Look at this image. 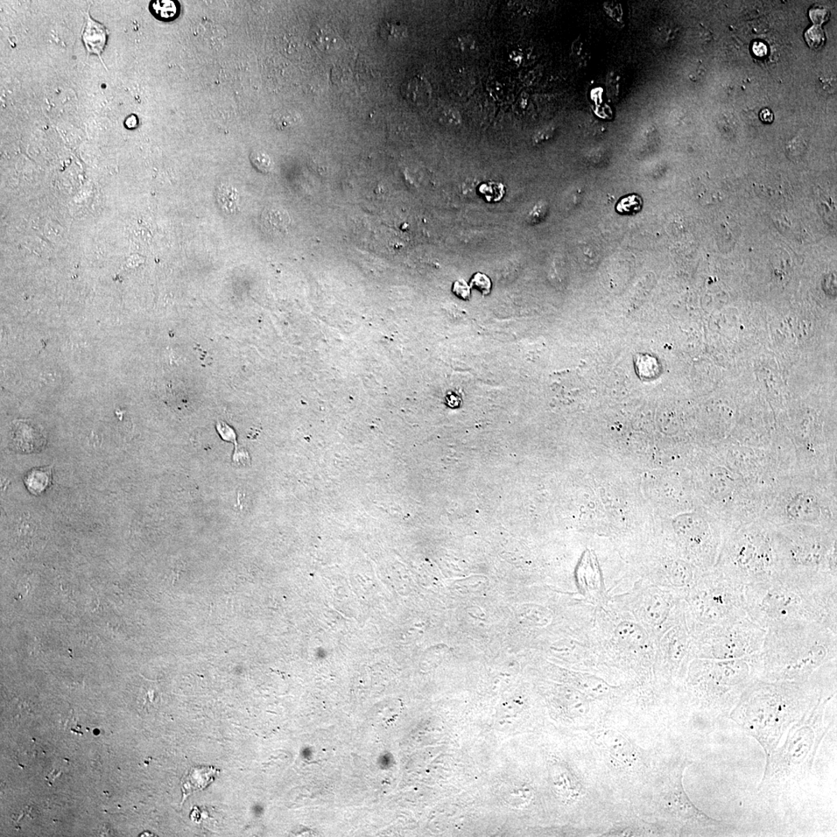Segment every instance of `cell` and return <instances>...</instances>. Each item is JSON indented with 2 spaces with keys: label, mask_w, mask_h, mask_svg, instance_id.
<instances>
[{
  "label": "cell",
  "mask_w": 837,
  "mask_h": 837,
  "mask_svg": "<svg viewBox=\"0 0 837 837\" xmlns=\"http://www.w3.org/2000/svg\"><path fill=\"white\" fill-rule=\"evenodd\" d=\"M824 667L804 681L755 680L730 713V719L754 737L768 755L794 723L822 697L836 692V688L827 692L826 681L822 680Z\"/></svg>",
  "instance_id": "6da1fadb"
},
{
  "label": "cell",
  "mask_w": 837,
  "mask_h": 837,
  "mask_svg": "<svg viewBox=\"0 0 837 837\" xmlns=\"http://www.w3.org/2000/svg\"><path fill=\"white\" fill-rule=\"evenodd\" d=\"M837 659V634L817 623L766 630L757 655V677L765 681H804Z\"/></svg>",
  "instance_id": "7a4b0ae2"
},
{
  "label": "cell",
  "mask_w": 837,
  "mask_h": 837,
  "mask_svg": "<svg viewBox=\"0 0 837 837\" xmlns=\"http://www.w3.org/2000/svg\"><path fill=\"white\" fill-rule=\"evenodd\" d=\"M748 617L766 630L817 623L837 634V586L812 589L776 575L744 587Z\"/></svg>",
  "instance_id": "3957f363"
},
{
  "label": "cell",
  "mask_w": 837,
  "mask_h": 837,
  "mask_svg": "<svg viewBox=\"0 0 837 837\" xmlns=\"http://www.w3.org/2000/svg\"><path fill=\"white\" fill-rule=\"evenodd\" d=\"M836 699V692L822 697L787 731L785 741L766 755L759 792L780 796L810 776L820 746L834 725V716L828 717V708Z\"/></svg>",
  "instance_id": "277c9868"
},
{
  "label": "cell",
  "mask_w": 837,
  "mask_h": 837,
  "mask_svg": "<svg viewBox=\"0 0 837 837\" xmlns=\"http://www.w3.org/2000/svg\"><path fill=\"white\" fill-rule=\"evenodd\" d=\"M771 535L776 575L812 589L837 586L836 529L793 526Z\"/></svg>",
  "instance_id": "5b68a950"
},
{
  "label": "cell",
  "mask_w": 837,
  "mask_h": 837,
  "mask_svg": "<svg viewBox=\"0 0 837 837\" xmlns=\"http://www.w3.org/2000/svg\"><path fill=\"white\" fill-rule=\"evenodd\" d=\"M756 663L757 654L736 660H696L686 679L692 702L709 715L729 716L746 689L757 679Z\"/></svg>",
  "instance_id": "8992f818"
},
{
  "label": "cell",
  "mask_w": 837,
  "mask_h": 837,
  "mask_svg": "<svg viewBox=\"0 0 837 837\" xmlns=\"http://www.w3.org/2000/svg\"><path fill=\"white\" fill-rule=\"evenodd\" d=\"M771 529L752 525L729 532L713 569L744 587L772 578L776 568Z\"/></svg>",
  "instance_id": "52a82bcc"
},
{
  "label": "cell",
  "mask_w": 837,
  "mask_h": 837,
  "mask_svg": "<svg viewBox=\"0 0 837 837\" xmlns=\"http://www.w3.org/2000/svg\"><path fill=\"white\" fill-rule=\"evenodd\" d=\"M692 763L685 757H676L664 763L654 787V803L658 824L672 836L683 833L685 829L699 831H716L727 829L725 821L708 817L688 798L682 784L683 772Z\"/></svg>",
  "instance_id": "ba28073f"
},
{
  "label": "cell",
  "mask_w": 837,
  "mask_h": 837,
  "mask_svg": "<svg viewBox=\"0 0 837 837\" xmlns=\"http://www.w3.org/2000/svg\"><path fill=\"white\" fill-rule=\"evenodd\" d=\"M688 602L696 635L710 628L748 616L744 586L716 570L705 572L691 588Z\"/></svg>",
  "instance_id": "9c48e42d"
},
{
  "label": "cell",
  "mask_w": 837,
  "mask_h": 837,
  "mask_svg": "<svg viewBox=\"0 0 837 837\" xmlns=\"http://www.w3.org/2000/svg\"><path fill=\"white\" fill-rule=\"evenodd\" d=\"M766 630L748 616L715 625L696 635L692 653L698 658L736 660L762 651Z\"/></svg>",
  "instance_id": "30bf717a"
},
{
  "label": "cell",
  "mask_w": 837,
  "mask_h": 837,
  "mask_svg": "<svg viewBox=\"0 0 837 837\" xmlns=\"http://www.w3.org/2000/svg\"><path fill=\"white\" fill-rule=\"evenodd\" d=\"M664 658L671 675H681V669L692 652V642L689 637L686 625H673L663 641Z\"/></svg>",
  "instance_id": "8fae6325"
},
{
  "label": "cell",
  "mask_w": 837,
  "mask_h": 837,
  "mask_svg": "<svg viewBox=\"0 0 837 837\" xmlns=\"http://www.w3.org/2000/svg\"><path fill=\"white\" fill-rule=\"evenodd\" d=\"M676 595L670 591L658 588L649 590L644 600V611L649 621L654 625H661L669 620L675 605Z\"/></svg>",
  "instance_id": "7c38bea8"
},
{
  "label": "cell",
  "mask_w": 837,
  "mask_h": 837,
  "mask_svg": "<svg viewBox=\"0 0 837 837\" xmlns=\"http://www.w3.org/2000/svg\"><path fill=\"white\" fill-rule=\"evenodd\" d=\"M11 440L13 447L23 453L41 451L46 443L41 429L31 420L14 421L11 429Z\"/></svg>",
  "instance_id": "4fadbf2b"
},
{
  "label": "cell",
  "mask_w": 837,
  "mask_h": 837,
  "mask_svg": "<svg viewBox=\"0 0 837 837\" xmlns=\"http://www.w3.org/2000/svg\"><path fill=\"white\" fill-rule=\"evenodd\" d=\"M219 773L220 770L213 766H194L190 769L187 775L182 779L181 787L182 797H184L182 803H184L190 794L206 789L210 783L214 782Z\"/></svg>",
  "instance_id": "5bb4252c"
},
{
  "label": "cell",
  "mask_w": 837,
  "mask_h": 837,
  "mask_svg": "<svg viewBox=\"0 0 837 837\" xmlns=\"http://www.w3.org/2000/svg\"><path fill=\"white\" fill-rule=\"evenodd\" d=\"M82 38L88 53L101 58V54L107 46L108 32L103 24L94 20L89 14L83 28Z\"/></svg>",
  "instance_id": "9a60e30c"
},
{
  "label": "cell",
  "mask_w": 837,
  "mask_h": 837,
  "mask_svg": "<svg viewBox=\"0 0 837 837\" xmlns=\"http://www.w3.org/2000/svg\"><path fill=\"white\" fill-rule=\"evenodd\" d=\"M617 641L625 646L631 649L641 648L648 641V635L645 630L638 624L632 622H623L617 625L615 630Z\"/></svg>",
  "instance_id": "2e32d148"
},
{
  "label": "cell",
  "mask_w": 837,
  "mask_h": 837,
  "mask_svg": "<svg viewBox=\"0 0 837 837\" xmlns=\"http://www.w3.org/2000/svg\"><path fill=\"white\" fill-rule=\"evenodd\" d=\"M402 94L408 101L416 105H422L430 100L431 88L425 80L420 77L408 81L402 87Z\"/></svg>",
  "instance_id": "e0dca14e"
},
{
  "label": "cell",
  "mask_w": 837,
  "mask_h": 837,
  "mask_svg": "<svg viewBox=\"0 0 837 837\" xmlns=\"http://www.w3.org/2000/svg\"><path fill=\"white\" fill-rule=\"evenodd\" d=\"M52 467L34 468L25 475L26 487L34 495H40L52 482Z\"/></svg>",
  "instance_id": "ac0fdd59"
},
{
  "label": "cell",
  "mask_w": 837,
  "mask_h": 837,
  "mask_svg": "<svg viewBox=\"0 0 837 837\" xmlns=\"http://www.w3.org/2000/svg\"><path fill=\"white\" fill-rule=\"evenodd\" d=\"M216 199L223 213L235 214L240 207V196L235 188L230 186H221L216 189Z\"/></svg>",
  "instance_id": "d6986e66"
},
{
  "label": "cell",
  "mask_w": 837,
  "mask_h": 837,
  "mask_svg": "<svg viewBox=\"0 0 837 837\" xmlns=\"http://www.w3.org/2000/svg\"><path fill=\"white\" fill-rule=\"evenodd\" d=\"M149 9L154 17L168 22L179 17L180 5L171 0H156L151 2Z\"/></svg>",
  "instance_id": "ffe728a7"
},
{
  "label": "cell",
  "mask_w": 837,
  "mask_h": 837,
  "mask_svg": "<svg viewBox=\"0 0 837 837\" xmlns=\"http://www.w3.org/2000/svg\"><path fill=\"white\" fill-rule=\"evenodd\" d=\"M583 692L594 697H602L610 692L611 687L604 681L593 676L584 675L582 679Z\"/></svg>",
  "instance_id": "44dd1931"
},
{
  "label": "cell",
  "mask_w": 837,
  "mask_h": 837,
  "mask_svg": "<svg viewBox=\"0 0 837 837\" xmlns=\"http://www.w3.org/2000/svg\"><path fill=\"white\" fill-rule=\"evenodd\" d=\"M250 161L256 170L263 174L272 172L274 164L271 158L261 151H253L250 154Z\"/></svg>",
  "instance_id": "7402d4cb"
},
{
  "label": "cell",
  "mask_w": 837,
  "mask_h": 837,
  "mask_svg": "<svg viewBox=\"0 0 837 837\" xmlns=\"http://www.w3.org/2000/svg\"><path fill=\"white\" fill-rule=\"evenodd\" d=\"M642 197L637 195H632L625 197V198L619 202L616 209L618 212L623 214H634L642 209Z\"/></svg>",
  "instance_id": "603a6c76"
},
{
  "label": "cell",
  "mask_w": 837,
  "mask_h": 837,
  "mask_svg": "<svg viewBox=\"0 0 837 837\" xmlns=\"http://www.w3.org/2000/svg\"><path fill=\"white\" fill-rule=\"evenodd\" d=\"M383 38L389 40L403 39L406 34L403 26L393 22H385L381 26L380 31Z\"/></svg>",
  "instance_id": "cb8c5ba5"
},
{
  "label": "cell",
  "mask_w": 837,
  "mask_h": 837,
  "mask_svg": "<svg viewBox=\"0 0 837 837\" xmlns=\"http://www.w3.org/2000/svg\"><path fill=\"white\" fill-rule=\"evenodd\" d=\"M805 38L808 46L818 49L824 45V31L820 26L814 25L806 32Z\"/></svg>",
  "instance_id": "d4e9b609"
},
{
  "label": "cell",
  "mask_w": 837,
  "mask_h": 837,
  "mask_svg": "<svg viewBox=\"0 0 837 837\" xmlns=\"http://www.w3.org/2000/svg\"><path fill=\"white\" fill-rule=\"evenodd\" d=\"M286 217H288V216L287 214L285 215L284 212H281V211L278 209H272L269 214H266L265 221L266 223L270 225L271 228L280 230L286 227V224L288 223V221L286 220Z\"/></svg>",
  "instance_id": "484cf974"
},
{
  "label": "cell",
  "mask_w": 837,
  "mask_h": 837,
  "mask_svg": "<svg viewBox=\"0 0 837 837\" xmlns=\"http://www.w3.org/2000/svg\"><path fill=\"white\" fill-rule=\"evenodd\" d=\"M548 210L549 209H548L547 202H540L538 203L530 213L528 218H527V221L532 225L540 223L545 219Z\"/></svg>",
  "instance_id": "4316f807"
},
{
  "label": "cell",
  "mask_w": 837,
  "mask_h": 837,
  "mask_svg": "<svg viewBox=\"0 0 837 837\" xmlns=\"http://www.w3.org/2000/svg\"><path fill=\"white\" fill-rule=\"evenodd\" d=\"M471 286L477 288L483 295H488L491 290L490 279L481 273H477L471 281Z\"/></svg>",
  "instance_id": "83f0119b"
},
{
  "label": "cell",
  "mask_w": 837,
  "mask_h": 837,
  "mask_svg": "<svg viewBox=\"0 0 837 837\" xmlns=\"http://www.w3.org/2000/svg\"><path fill=\"white\" fill-rule=\"evenodd\" d=\"M217 431L221 436V438L227 441L235 443L237 446V437L235 431L223 421L218 422L216 424Z\"/></svg>",
  "instance_id": "f1b7e54d"
},
{
  "label": "cell",
  "mask_w": 837,
  "mask_h": 837,
  "mask_svg": "<svg viewBox=\"0 0 837 837\" xmlns=\"http://www.w3.org/2000/svg\"><path fill=\"white\" fill-rule=\"evenodd\" d=\"M297 121V116L292 114L290 111H283V114H279L276 119V125L279 128H290Z\"/></svg>",
  "instance_id": "f546056e"
},
{
  "label": "cell",
  "mask_w": 837,
  "mask_h": 837,
  "mask_svg": "<svg viewBox=\"0 0 837 837\" xmlns=\"http://www.w3.org/2000/svg\"><path fill=\"white\" fill-rule=\"evenodd\" d=\"M810 17L815 25L820 26L829 19V11L826 9L815 8L810 11Z\"/></svg>",
  "instance_id": "4dcf8cb0"
},
{
  "label": "cell",
  "mask_w": 837,
  "mask_h": 837,
  "mask_svg": "<svg viewBox=\"0 0 837 837\" xmlns=\"http://www.w3.org/2000/svg\"><path fill=\"white\" fill-rule=\"evenodd\" d=\"M454 293L459 298L468 300L470 297V288L466 283L464 281H456L453 288Z\"/></svg>",
  "instance_id": "1f68e13d"
},
{
  "label": "cell",
  "mask_w": 837,
  "mask_h": 837,
  "mask_svg": "<svg viewBox=\"0 0 837 837\" xmlns=\"http://www.w3.org/2000/svg\"><path fill=\"white\" fill-rule=\"evenodd\" d=\"M753 52H754L757 57L762 58L764 57L766 54H768V47H766V46L762 43V42H755V43L753 45Z\"/></svg>",
  "instance_id": "d6a6232c"
},
{
  "label": "cell",
  "mask_w": 837,
  "mask_h": 837,
  "mask_svg": "<svg viewBox=\"0 0 837 837\" xmlns=\"http://www.w3.org/2000/svg\"><path fill=\"white\" fill-rule=\"evenodd\" d=\"M124 124H125L126 128H128V129L135 128L138 124V119L137 116L131 115L128 117H126L125 119V121H124Z\"/></svg>",
  "instance_id": "836d02e7"
},
{
  "label": "cell",
  "mask_w": 837,
  "mask_h": 837,
  "mask_svg": "<svg viewBox=\"0 0 837 837\" xmlns=\"http://www.w3.org/2000/svg\"><path fill=\"white\" fill-rule=\"evenodd\" d=\"M760 117H761L762 121H764V123H771L773 121V114L768 109H765V110H762L761 112V114H760Z\"/></svg>",
  "instance_id": "e575fe53"
}]
</instances>
